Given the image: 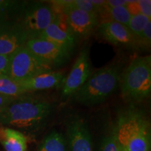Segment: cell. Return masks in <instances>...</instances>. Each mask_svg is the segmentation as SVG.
Listing matches in <instances>:
<instances>
[{"label": "cell", "instance_id": "6da1fadb", "mask_svg": "<svg viewBox=\"0 0 151 151\" xmlns=\"http://www.w3.org/2000/svg\"><path fill=\"white\" fill-rule=\"evenodd\" d=\"M54 111V104L23 94L0 110V127L12 128L30 135L37 134L46 127Z\"/></svg>", "mask_w": 151, "mask_h": 151}, {"label": "cell", "instance_id": "cb8c5ba5", "mask_svg": "<svg viewBox=\"0 0 151 151\" xmlns=\"http://www.w3.org/2000/svg\"><path fill=\"white\" fill-rule=\"evenodd\" d=\"M140 8L141 14L151 19V1L150 0H139L137 1Z\"/></svg>", "mask_w": 151, "mask_h": 151}, {"label": "cell", "instance_id": "7c38bea8", "mask_svg": "<svg viewBox=\"0 0 151 151\" xmlns=\"http://www.w3.org/2000/svg\"><path fill=\"white\" fill-rule=\"evenodd\" d=\"M55 18L39 38L60 45L72 52L75 48L76 38L68 27L64 14H55Z\"/></svg>", "mask_w": 151, "mask_h": 151}, {"label": "cell", "instance_id": "4fadbf2b", "mask_svg": "<svg viewBox=\"0 0 151 151\" xmlns=\"http://www.w3.org/2000/svg\"><path fill=\"white\" fill-rule=\"evenodd\" d=\"M98 31L104 40L116 46L138 48L136 38L127 26L116 22H106L98 25Z\"/></svg>", "mask_w": 151, "mask_h": 151}, {"label": "cell", "instance_id": "44dd1931", "mask_svg": "<svg viewBox=\"0 0 151 151\" xmlns=\"http://www.w3.org/2000/svg\"><path fill=\"white\" fill-rule=\"evenodd\" d=\"M100 151H120L113 127L109 133L104 137L100 146Z\"/></svg>", "mask_w": 151, "mask_h": 151}, {"label": "cell", "instance_id": "484cf974", "mask_svg": "<svg viewBox=\"0 0 151 151\" xmlns=\"http://www.w3.org/2000/svg\"><path fill=\"white\" fill-rule=\"evenodd\" d=\"M125 7L127 9L128 13L132 17L141 14L140 8H139L137 1H128L127 4L126 5Z\"/></svg>", "mask_w": 151, "mask_h": 151}, {"label": "cell", "instance_id": "5bb4252c", "mask_svg": "<svg viewBox=\"0 0 151 151\" xmlns=\"http://www.w3.org/2000/svg\"><path fill=\"white\" fill-rule=\"evenodd\" d=\"M65 76L60 71H51L49 72L41 73L32 78L20 82L22 87L26 92L51 89V88L62 87L65 81Z\"/></svg>", "mask_w": 151, "mask_h": 151}, {"label": "cell", "instance_id": "277c9868", "mask_svg": "<svg viewBox=\"0 0 151 151\" xmlns=\"http://www.w3.org/2000/svg\"><path fill=\"white\" fill-rule=\"evenodd\" d=\"M122 97L132 104L146 99L151 92V56L134 59L120 75Z\"/></svg>", "mask_w": 151, "mask_h": 151}, {"label": "cell", "instance_id": "f546056e", "mask_svg": "<svg viewBox=\"0 0 151 151\" xmlns=\"http://www.w3.org/2000/svg\"><path fill=\"white\" fill-rule=\"evenodd\" d=\"M120 151H127V150H122V149L120 148Z\"/></svg>", "mask_w": 151, "mask_h": 151}, {"label": "cell", "instance_id": "9a60e30c", "mask_svg": "<svg viewBox=\"0 0 151 151\" xmlns=\"http://www.w3.org/2000/svg\"><path fill=\"white\" fill-rule=\"evenodd\" d=\"M0 143L6 151H27V149L24 134L12 128L0 127Z\"/></svg>", "mask_w": 151, "mask_h": 151}, {"label": "cell", "instance_id": "f1b7e54d", "mask_svg": "<svg viewBox=\"0 0 151 151\" xmlns=\"http://www.w3.org/2000/svg\"><path fill=\"white\" fill-rule=\"evenodd\" d=\"M92 4L94 5V6L97 9V13L99 10H101L105 6L106 1L105 0H91Z\"/></svg>", "mask_w": 151, "mask_h": 151}, {"label": "cell", "instance_id": "d4e9b609", "mask_svg": "<svg viewBox=\"0 0 151 151\" xmlns=\"http://www.w3.org/2000/svg\"><path fill=\"white\" fill-rule=\"evenodd\" d=\"M9 55H0V78L8 75Z\"/></svg>", "mask_w": 151, "mask_h": 151}, {"label": "cell", "instance_id": "ffe728a7", "mask_svg": "<svg viewBox=\"0 0 151 151\" xmlns=\"http://www.w3.org/2000/svg\"><path fill=\"white\" fill-rule=\"evenodd\" d=\"M150 21H151L150 18H147L142 14H139L138 16L132 17L127 27L137 39V38L141 35L146 24Z\"/></svg>", "mask_w": 151, "mask_h": 151}, {"label": "cell", "instance_id": "ac0fdd59", "mask_svg": "<svg viewBox=\"0 0 151 151\" xmlns=\"http://www.w3.org/2000/svg\"><path fill=\"white\" fill-rule=\"evenodd\" d=\"M26 1L0 0V23L18 21Z\"/></svg>", "mask_w": 151, "mask_h": 151}, {"label": "cell", "instance_id": "8992f818", "mask_svg": "<svg viewBox=\"0 0 151 151\" xmlns=\"http://www.w3.org/2000/svg\"><path fill=\"white\" fill-rule=\"evenodd\" d=\"M55 13L50 4L26 1L18 22L23 27L29 39L39 38L53 22Z\"/></svg>", "mask_w": 151, "mask_h": 151}, {"label": "cell", "instance_id": "4316f807", "mask_svg": "<svg viewBox=\"0 0 151 151\" xmlns=\"http://www.w3.org/2000/svg\"><path fill=\"white\" fill-rule=\"evenodd\" d=\"M128 1L125 0H107L106 1L105 6L109 8H115L119 6H126Z\"/></svg>", "mask_w": 151, "mask_h": 151}, {"label": "cell", "instance_id": "ba28073f", "mask_svg": "<svg viewBox=\"0 0 151 151\" xmlns=\"http://www.w3.org/2000/svg\"><path fill=\"white\" fill-rule=\"evenodd\" d=\"M25 46L52 69L65 65L70 59L72 52L60 45L40 38L29 39Z\"/></svg>", "mask_w": 151, "mask_h": 151}, {"label": "cell", "instance_id": "7a4b0ae2", "mask_svg": "<svg viewBox=\"0 0 151 151\" xmlns=\"http://www.w3.org/2000/svg\"><path fill=\"white\" fill-rule=\"evenodd\" d=\"M119 146L127 151H150V124L143 112L134 105L118 114L113 126Z\"/></svg>", "mask_w": 151, "mask_h": 151}, {"label": "cell", "instance_id": "7402d4cb", "mask_svg": "<svg viewBox=\"0 0 151 151\" xmlns=\"http://www.w3.org/2000/svg\"><path fill=\"white\" fill-rule=\"evenodd\" d=\"M69 4L75 8L85 11L92 16H97V11L94 5L92 4L91 0H71Z\"/></svg>", "mask_w": 151, "mask_h": 151}, {"label": "cell", "instance_id": "30bf717a", "mask_svg": "<svg viewBox=\"0 0 151 151\" xmlns=\"http://www.w3.org/2000/svg\"><path fill=\"white\" fill-rule=\"evenodd\" d=\"M91 73L88 50L84 48L73 64L70 73L65 77L62 86V99L71 97L86 82Z\"/></svg>", "mask_w": 151, "mask_h": 151}, {"label": "cell", "instance_id": "e0dca14e", "mask_svg": "<svg viewBox=\"0 0 151 151\" xmlns=\"http://www.w3.org/2000/svg\"><path fill=\"white\" fill-rule=\"evenodd\" d=\"M66 137L61 132L52 130L43 137L36 151H67Z\"/></svg>", "mask_w": 151, "mask_h": 151}, {"label": "cell", "instance_id": "5b68a950", "mask_svg": "<svg viewBox=\"0 0 151 151\" xmlns=\"http://www.w3.org/2000/svg\"><path fill=\"white\" fill-rule=\"evenodd\" d=\"M52 69L24 46L9 55L7 76L20 83L41 73L53 71Z\"/></svg>", "mask_w": 151, "mask_h": 151}, {"label": "cell", "instance_id": "8fae6325", "mask_svg": "<svg viewBox=\"0 0 151 151\" xmlns=\"http://www.w3.org/2000/svg\"><path fill=\"white\" fill-rule=\"evenodd\" d=\"M29 36L18 21L0 23V55H10L21 47L25 46Z\"/></svg>", "mask_w": 151, "mask_h": 151}, {"label": "cell", "instance_id": "52a82bcc", "mask_svg": "<svg viewBox=\"0 0 151 151\" xmlns=\"http://www.w3.org/2000/svg\"><path fill=\"white\" fill-rule=\"evenodd\" d=\"M55 8H60V14H64L67 25L73 37L77 39L88 37L99 25L98 17L92 16L72 6L69 1H54Z\"/></svg>", "mask_w": 151, "mask_h": 151}, {"label": "cell", "instance_id": "2e32d148", "mask_svg": "<svg viewBox=\"0 0 151 151\" xmlns=\"http://www.w3.org/2000/svg\"><path fill=\"white\" fill-rule=\"evenodd\" d=\"M97 16L99 24L106 22H116L127 27L132 18L125 6L109 8L104 6L98 11Z\"/></svg>", "mask_w": 151, "mask_h": 151}, {"label": "cell", "instance_id": "603a6c76", "mask_svg": "<svg viewBox=\"0 0 151 151\" xmlns=\"http://www.w3.org/2000/svg\"><path fill=\"white\" fill-rule=\"evenodd\" d=\"M137 47L141 48L148 49L151 43V21L148 22L143 32L137 38Z\"/></svg>", "mask_w": 151, "mask_h": 151}, {"label": "cell", "instance_id": "83f0119b", "mask_svg": "<svg viewBox=\"0 0 151 151\" xmlns=\"http://www.w3.org/2000/svg\"><path fill=\"white\" fill-rule=\"evenodd\" d=\"M15 98H16L15 97H11V96L0 94V110L6 106Z\"/></svg>", "mask_w": 151, "mask_h": 151}, {"label": "cell", "instance_id": "3957f363", "mask_svg": "<svg viewBox=\"0 0 151 151\" xmlns=\"http://www.w3.org/2000/svg\"><path fill=\"white\" fill-rule=\"evenodd\" d=\"M121 65L113 64L91 73L86 82L71 96L77 103L93 106L111 97L120 84Z\"/></svg>", "mask_w": 151, "mask_h": 151}, {"label": "cell", "instance_id": "9c48e42d", "mask_svg": "<svg viewBox=\"0 0 151 151\" xmlns=\"http://www.w3.org/2000/svg\"><path fill=\"white\" fill-rule=\"evenodd\" d=\"M69 151H94L88 122L78 114H71L66 120Z\"/></svg>", "mask_w": 151, "mask_h": 151}, {"label": "cell", "instance_id": "d6986e66", "mask_svg": "<svg viewBox=\"0 0 151 151\" xmlns=\"http://www.w3.org/2000/svg\"><path fill=\"white\" fill-rule=\"evenodd\" d=\"M26 93L18 82L11 79L8 76L0 78V94L17 97Z\"/></svg>", "mask_w": 151, "mask_h": 151}]
</instances>
